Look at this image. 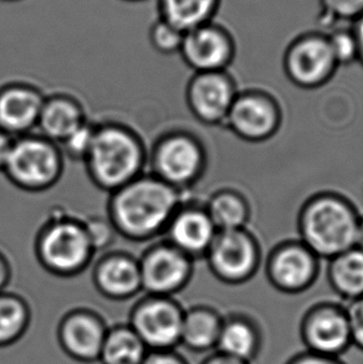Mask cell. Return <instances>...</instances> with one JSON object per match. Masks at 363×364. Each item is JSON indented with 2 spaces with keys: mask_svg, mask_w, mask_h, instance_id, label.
I'll list each match as a JSON object with an SVG mask.
<instances>
[{
  "mask_svg": "<svg viewBox=\"0 0 363 364\" xmlns=\"http://www.w3.org/2000/svg\"><path fill=\"white\" fill-rule=\"evenodd\" d=\"M186 198V193L146 172L108 194L106 217L118 237L133 242H152L163 237Z\"/></svg>",
  "mask_w": 363,
  "mask_h": 364,
  "instance_id": "obj_1",
  "label": "cell"
},
{
  "mask_svg": "<svg viewBox=\"0 0 363 364\" xmlns=\"http://www.w3.org/2000/svg\"><path fill=\"white\" fill-rule=\"evenodd\" d=\"M83 163L93 186L111 194L146 173L148 148L141 134L127 123L101 121L96 122Z\"/></svg>",
  "mask_w": 363,
  "mask_h": 364,
  "instance_id": "obj_2",
  "label": "cell"
},
{
  "mask_svg": "<svg viewBox=\"0 0 363 364\" xmlns=\"http://www.w3.org/2000/svg\"><path fill=\"white\" fill-rule=\"evenodd\" d=\"M359 219V212L346 198L320 193L300 210V242L319 259L330 260L357 246Z\"/></svg>",
  "mask_w": 363,
  "mask_h": 364,
  "instance_id": "obj_3",
  "label": "cell"
},
{
  "mask_svg": "<svg viewBox=\"0 0 363 364\" xmlns=\"http://www.w3.org/2000/svg\"><path fill=\"white\" fill-rule=\"evenodd\" d=\"M35 259L56 277H74L93 262V249L84 219L55 210L40 225L34 240Z\"/></svg>",
  "mask_w": 363,
  "mask_h": 364,
  "instance_id": "obj_4",
  "label": "cell"
},
{
  "mask_svg": "<svg viewBox=\"0 0 363 364\" xmlns=\"http://www.w3.org/2000/svg\"><path fill=\"white\" fill-rule=\"evenodd\" d=\"M64 171L59 144L33 132L14 138L3 174L23 192L43 193L60 182Z\"/></svg>",
  "mask_w": 363,
  "mask_h": 364,
  "instance_id": "obj_5",
  "label": "cell"
},
{
  "mask_svg": "<svg viewBox=\"0 0 363 364\" xmlns=\"http://www.w3.org/2000/svg\"><path fill=\"white\" fill-rule=\"evenodd\" d=\"M147 168L154 177L186 193L206 171V148L186 129H168L148 149Z\"/></svg>",
  "mask_w": 363,
  "mask_h": 364,
  "instance_id": "obj_6",
  "label": "cell"
},
{
  "mask_svg": "<svg viewBox=\"0 0 363 364\" xmlns=\"http://www.w3.org/2000/svg\"><path fill=\"white\" fill-rule=\"evenodd\" d=\"M184 309L172 296L147 295L133 305L128 325L148 350H176L181 343Z\"/></svg>",
  "mask_w": 363,
  "mask_h": 364,
  "instance_id": "obj_7",
  "label": "cell"
},
{
  "mask_svg": "<svg viewBox=\"0 0 363 364\" xmlns=\"http://www.w3.org/2000/svg\"><path fill=\"white\" fill-rule=\"evenodd\" d=\"M204 259L218 280L239 285L256 275L261 265V249L246 228L221 230L216 232Z\"/></svg>",
  "mask_w": 363,
  "mask_h": 364,
  "instance_id": "obj_8",
  "label": "cell"
},
{
  "mask_svg": "<svg viewBox=\"0 0 363 364\" xmlns=\"http://www.w3.org/2000/svg\"><path fill=\"white\" fill-rule=\"evenodd\" d=\"M142 291L147 295L172 296L191 282L194 260L161 237L138 256Z\"/></svg>",
  "mask_w": 363,
  "mask_h": 364,
  "instance_id": "obj_9",
  "label": "cell"
},
{
  "mask_svg": "<svg viewBox=\"0 0 363 364\" xmlns=\"http://www.w3.org/2000/svg\"><path fill=\"white\" fill-rule=\"evenodd\" d=\"M339 65L322 31L306 33L291 41L284 56V69L291 82L302 89L326 84Z\"/></svg>",
  "mask_w": 363,
  "mask_h": 364,
  "instance_id": "obj_10",
  "label": "cell"
},
{
  "mask_svg": "<svg viewBox=\"0 0 363 364\" xmlns=\"http://www.w3.org/2000/svg\"><path fill=\"white\" fill-rule=\"evenodd\" d=\"M306 350L337 357L352 346L346 309L337 304L322 302L306 311L300 325Z\"/></svg>",
  "mask_w": 363,
  "mask_h": 364,
  "instance_id": "obj_11",
  "label": "cell"
},
{
  "mask_svg": "<svg viewBox=\"0 0 363 364\" xmlns=\"http://www.w3.org/2000/svg\"><path fill=\"white\" fill-rule=\"evenodd\" d=\"M236 95V82L226 71L194 73L186 82V106L208 126H224Z\"/></svg>",
  "mask_w": 363,
  "mask_h": 364,
  "instance_id": "obj_12",
  "label": "cell"
},
{
  "mask_svg": "<svg viewBox=\"0 0 363 364\" xmlns=\"http://www.w3.org/2000/svg\"><path fill=\"white\" fill-rule=\"evenodd\" d=\"M279 105L263 91L238 92L226 116V126L236 136L249 142H263L279 131Z\"/></svg>",
  "mask_w": 363,
  "mask_h": 364,
  "instance_id": "obj_13",
  "label": "cell"
},
{
  "mask_svg": "<svg viewBox=\"0 0 363 364\" xmlns=\"http://www.w3.org/2000/svg\"><path fill=\"white\" fill-rule=\"evenodd\" d=\"M108 326L102 316L88 307L68 311L58 326V341L70 358L95 363L102 350Z\"/></svg>",
  "mask_w": 363,
  "mask_h": 364,
  "instance_id": "obj_14",
  "label": "cell"
},
{
  "mask_svg": "<svg viewBox=\"0 0 363 364\" xmlns=\"http://www.w3.org/2000/svg\"><path fill=\"white\" fill-rule=\"evenodd\" d=\"M268 279L276 290L299 294L307 290L319 274V257L300 240H289L271 251Z\"/></svg>",
  "mask_w": 363,
  "mask_h": 364,
  "instance_id": "obj_15",
  "label": "cell"
},
{
  "mask_svg": "<svg viewBox=\"0 0 363 364\" xmlns=\"http://www.w3.org/2000/svg\"><path fill=\"white\" fill-rule=\"evenodd\" d=\"M179 54L194 73L226 71L236 44L228 30L208 23L184 34Z\"/></svg>",
  "mask_w": 363,
  "mask_h": 364,
  "instance_id": "obj_16",
  "label": "cell"
},
{
  "mask_svg": "<svg viewBox=\"0 0 363 364\" xmlns=\"http://www.w3.org/2000/svg\"><path fill=\"white\" fill-rule=\"evenodd\" d=\"M45 96L29 81L13 80L0 85V129L14 138L35 132Z\"/></svg>",
  "mask_w": 363,
  "mask_h": 364,
  "instance_id": "obj_17",
  "label": "cell"
},
{
  "mask_svg": "<svg viewBox=\"0 0 363 364\" xmlns=\"http://www.w3.org/2000/svg\"><path fill=\"white\" fill-rule=\"evenodd\" d=\"M216 232L204 204L186 198L173 214L162 237L196 261L204 259Z\"/></svg>",
  "mask_w": 363,
  "mask_h": 364,
  "instance_id": "obj_18",
  "label": "cell"
},
{
  "mask_svg": "<svg viewBox=\"0 0 363 364\" xmlns=\"http://www.w3.org/2000/svg\"><path fill=\"white\" fill-rule=\"evenodd\" d=\"M93 282L98 294L108 300L136 297L142 291L138 256L128 251H105L93 266Z\"/></svg>",
  "mask_w": 363,
  "mask_h": 364,
  "instance_id": "obj_19",
  "label": "cell"
},
{
  "mask_svg": "<svg viewBox=\"0 0 363 364\" xmlns=\"http://www.w3.org/2000/svg\"><path fill=\"white\" fill-rule=\"evenodd\" d=\"M83 102L69 92H51L45 96L35 132L60 144L65 138L89 121Z\"/></svg>",
  "mask_w": 363,
  "mask_h": 364,
  "instance_id": "obj_20",
  "label": "cell"
},
{
  "mask_svg": "<svg viewBox=\"0 0 363 364\" xmlns=\"http://www.w3.org/2000/svg\"><path fill=\"white\" fill-rule=\"evenodd\" d=\"M261 331L249 316L231 314L223 317L216 350L221 355L251 363L261 348Z\"/></svg>",
  "mask_w": 363,
  "mask_h": 364,
  "instance_id": "obj_21",
  "label": "cell"
},
{
  "mask_svg": "<svg viewBox=\"0 0 363 364\" xmlns=\"http://www.w3.org/2000/svg\"><path fill=\"white\" fill-rule=\"evenodd\" d=\"M223 316L211 306H191L184 310L182 323L181 343L186 348L203 353L216 350Z\"/></svg>",
  "mask_w": 363,
  "mask_h": 364,
  "instance_id": "obj_22",
  "label": "cell"
},
{
  "mask_svg": "<svg viewBox=\"0 0 363 364\" xmlns=\"http://www.w3.org/2000/svg\"><path fill=\"white\" fill-rule=\"evenodd\" d=\"M327 277L335 292L346 301L363 297V250L359 246L329 260Z\"/></svg>",
  "mask_w": 363,
  "mask_h": 364,
  "instance_id": "obj_23",
  "label": "cell"
},
{
  "mask_svg": "<svg viewBox=\"0 0 363 364\" xmlns=\"http://www.w3.org/2000/svg\"><path fill=\"white\" fill-rule=\"evenodd\" d=\"M203 204L218 232L246 229L249 222V202L234 189L216 191Z\"/></svg>",
  "mask_w": 363,
  "mask_h": 364,
  "instance_id": "obj_24",
  "label": "cell"
},
{
  "mask_svg": "<svg viewBox=\"0 0 363 364\" xmlns=\"http://www.w3.org/2000/svg\"><path fill=\"white\" fill-rule=\"evenodd\" d=\"M148 348L128 323L108 327L102 350L98 357L101 364H141Z\"/></svg>",
  "mask_w": 363,
  "mask_h": 364,
  "instance_id": "obj_25",
  "label": "cell"
},
{
  "mask_svg": "<svg viewBox=\"0 0 363 364\" xmlns=\"http://www.w3.org/2000/svg\"><path fill=\"white\" fill-rule=\"evenodd\" d=\"M31 322V309L23 296L0 291V347L14 345L26 333Z\"/></svg>",
  "mask_w": 363,
  "mask_h": 364,
  "instance_id": "obj_26",
  "label": "cell"
},
{
  "mask_svg": "<svg viewBox=\"0 0 363 364\" xmlns=\"http://www.w3.org/2000/svg\"><path fill=\"white\" fill-rule=\"evenodd\" d=\"M219 0H162L163 15L183 34L211 23Z\"/></svg>",
  "mask_w": 363,
  "mask_h": 364,
  "instance_id": "obj_27",
  "label": "cell"
},
{
  "mask_svg": "<svg viewBox=\"0 0 363 364\" xmlns=\"http://www.w3.org/2000/svg\"><path fill=\"white\" fill-rule=\"evenodd\" d=\"M320 23L326 30L354 25L363 15V0H320Z\"/></svg>",
  "mask_w": 363,
  "mask_h": 364,
  "instance_id": "obj_28",
  "label": "cell"
},
{
  "mask_svg": "<svg viewBox=\"0 0 363 364\" xmlns=\"http://www.w3.org/2000/svg\"><path fill=\"white\" fill-rule=\"evenodd\" d=\"M329 39L337 65H349L359 61V48L352 25L337 26L325 33Z\"/></svg>",
  "mask_w": 363,
  "mask_h": 364,
  "instance_id": "obj_29",
  "label": "cell"
},
{
  "mask_svg": "<svg viewBox=\"0 0 363 364\" xmlns=\"http://www.w3.org/2000/svg\"><path fill=\"white\" fill-rule=\"evenodd\" d=\"M95 126L96 122L89 119L60 143L59 147L65 159L69 158L73 162H84L93 142Z\"/></svg>",
  "mask_w": 363,
  "mask_h": 364,
  "instance_id": "obj_30",
  "label": "cell"
},
{
  "mask_svg": "<svg viewBox=\"0 0 363 364\" xmlns=\"http://www.w3.org/2000/svg\"><path fill=\"white\" fill-rule=\"evenodd\" d=\"M84 223L96 254L98 251L105 252L110 250V247L115 242V239L118 237L110 219L102 215H91L85 218Z\"/></svg>",
  "mask_w": 363,
  "mask_h": 364,
  "instance_id": "obj_31",
  "label": "cell"
},
{
  "mask_svg": "<svg viewBox=\"0 0 363 364\" xmlns=\"http://www.w3.org/2000/svg\"><path fill=\"white\" fill-rule=\"evenodd\" d=\"M184 34L166 20L158 21L151 30V44L163 55L177 54L181 50Z\"/></svg>",
  "mask_w": 363,
  "mask_h": 364,
  "instance_id": "obj_32",
  "label": "cell"
},
{
  "mask_svg": "<svg viewBox=\"0 0 363 364\" xmlns=\"http://www.w3.org/2000/svg\"><path fill=\"white\" fill-rule=\"evenodd\" d=\"M346 309L349 317V331L352 346L363 352V297L349 301Z\"/></svg>",
  "mask_w": 363,
  "mask_h": 364,
  "instance_id": "obj_33",
  "label": "cell"
},
{
  "mask_svg": "<svg viewBox=\"0 0 363 364\" xmlns=\"http://www.w3.org/2000/svg\"><path fill=\"white\" fill-rule=\"evenodd\" d=\"M141 364H189L176 350H148Z\"/></svg>",
  "mask_w": 363,
  "mask_h": 364,
  "instance_id": "obj_34",
  "label": "cell"
},
{
  "mask_svg": "<svg viewBox=\"0 0 363 364\" xmlns=\"http://www.w3.org/2000/svg\"><path fill=\"white\" fill-rule=\"evenodd\" d=\"M286 364H344L337 357L317 355L310 350H305L302 353L295 355Z\"/></svg>",
  "mask_w": 363,
  "mask_h": 364,
  "instance_id": "obj_35",
  "label": "cell"
},
{
  "mask_svg": "<svg viewBox=\"0 0 363 364\" xmlns=\"http://www.w3.org/2000/svg\"><path fill=\"white\" fill-rule=\"evenodd\" d=\"M13 277V266L9 257L0 250V291L6 290Z\"/></svg>",
  "mask_w": 363,
  "mask_h": 364,
  "instance_id": "obj_36",
  "label": "cell"
},
{
  "mask_svg": "<svg viewBox=\"0 0 363 364\" xmlns=\"http://www.w3.org/2000/svg\"><path fill=\"white\" fill-rule=\"evenodd\" d=\"M13 142H14V137H11L10 134L0 129V173L4 171Z\"/></svg>",
  "mask_w": 363,
  "mask_h": 364,
  "instance_id": "obj_37",
  "label": "cell"
},
{
  "mask_svg": "<svg viewBox=\"0 0 363 364\" xmlns=\"http://www.w3.org/2000/svg\"><path fill=\"white\" fill-rule=\"evenodd\" d=\"M201 364H251L243 362V360H236V358H231L226 355H221L219 352H214L211 353L209 357H206V360L201 362Z\"/></svg>",
  "mask_w": 363,
  "mask_h": 364,
  "instance_id": "obj_38",
  "label": "cell"
},
{
  "mask_svg": "<svg viewBox=\"0 0 363 364\" xmlns=\"http://www.w3.org/2000/svg\"><path fill=\"white\" fill-rule=\"evenodd\" d=\"M352 29L359 48V63L363 65V15L352 25Z\"/></svg>",
  "mask_w": 363,
  "mask_h": 364,
  "instance_id": "obj_39",
  "label": "cell"
},
{
  "mask_svg": "<svg viewBox=\"0 0 363 364\" xmlns=\"http://www.w3.org/2000/svg\"><path fill=\"white\" fill-rule=\"evenodd\" d=\"M357 246L363 250V215L359 219V237H357Z\"/></svg>",
  "mask_w": 363,
  "mask_h": 364,
  "instance_id": "obj_40",
  "label": "cell"
}]
</instances>
